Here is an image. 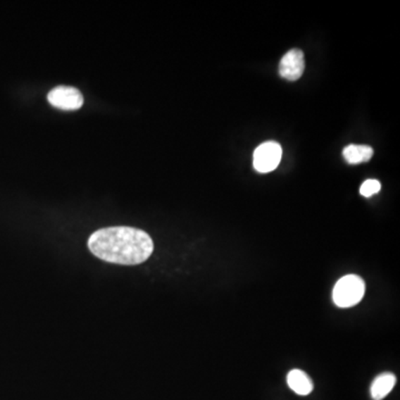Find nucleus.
Masks as SVG:
<instances>
[{"mask_svg": "<svg viewBox=\"0 0 400 400\" xmlns=\"http://www.w3.org/2000/svg\"><path fill=\"white\" fill-rule=\"evenodd\" d=\"M380 190V182L378 180H369L363 182L361 187V194L363 197H370Z\"/></svg>", "mask_w": 400, "mask_h": 400, "instance_id": "1a4fd4ad", "label": "nucleus"}, {"mask_svg": "<svg viewBox=\"0 0 400 400\" xmlns=\"http://www.w3.org/2000/svg\"><path fill=\"white\" fill-rule=\"evenodd\" d=\"M374 155V150L369 146L350 145L344 150L346 161L351 165L366 163Z\"/></svg>", "mask_w": 400, "mask_h": 400, "instance_id": "6e6552de", "label": "nucleus"}, {"mask_svg": "<svg viewBox=\"0 0 400 400\" xmlns=\"http://www.w3.org/2000/svg\"><path fill=\"white\" fill-rule=\"evenodd\" d=\"M282 155V149L278 142H263L254 153V167L261 174L270 173L280 165Z\"/></svg>", "mask_w": 400, "mask_h": 400, "instance_id": "7ed1b4c3", "label": "nucleus"}, {"mask_svg": "<svg viewBox=\"0 0 400 400\" xmlns=\"http://www.w3.org/2000/svg\"><path fill=\"white\" fill-rule=\"evenodd\" d=\"M305 70L304 53L299 49H292L282 57L280 63V74L286 80H299Z\"/></svg>", "mask_w": 400, "mask_h": 400, "instance_id": "39448f33", "label": "nucleus"}, {"mask_svg": "<svg viewBox=\"0 0 400 400\" xmlns=\"http://www.w3.org/2000/svg\"><path fill=\"white\" fill-rule=\"evenodd\" d=\"M47 99L50 105L61 111H78L84 105L82 92L69 86H58L50 90Z\"/></svg>", "mask_w": 400, "mask_h": 400, "instance_id": "20e7f679", "label": "nucleus"}, {"mask_svg": "<svg viewBox=\"0 0 400 400\" xmlns=\"http://www.w3.org/2000/svg\"><path fill=\"white\" fill-rule=\"evenodd\" d=\"M365 294V282L361 277L347 275L338 280L332 292L334 303L340 308H349L361 303Z\"/></svg>", "mask_w": 400, "mask_h": 400, "instance_id": "f03ea898", "label": "nucleus"}, {"mask_svg": "<svg viewBox=\"0 0 400 400\" xmlns=\"http://www.w3.org/2000/svg\"><path fill=\"white\" fill-rule=\"evenodd\" d=\"M396 384V377L389 373L377 377L371 385V397L374 400L384 399L392 392Z\"/></svg>", "mask_w": 400, "mask_h": 400, "instance_id": "0eeeda50", "label": "nucleus"}, {"mask_svg": "<svg viewBox=\"0 0 400 400\" xmlns=\"http://www.w3.org/2000/svg\"><path fill=\"white\" fill-rule=\"evenodd\" d=\"M287 384L292 390L300 396H307L313 392V385L308 375L303 370L294 369L287 376Z\"/></svg>", "mask_w": 400, "mask_h": 400, "instance_id": "423d86ee", "label": "nucleus"}, {"mask_svg": "<svg viewBox=\"0 0 400 400\" xmlns=\"http://www.w3.org/2000/svg\"><path fill=\"white\" fill-rule=\"evenodd\" d=\"M88 248L101 261L132 266L149 258L154 242L147 232L138 228L108 227L90 236Z\"/></svg>", "mask_w": 400, "mask_h": 400, "instance_id": "f257e3e1", "label": "nucleus"}]
</instances>
